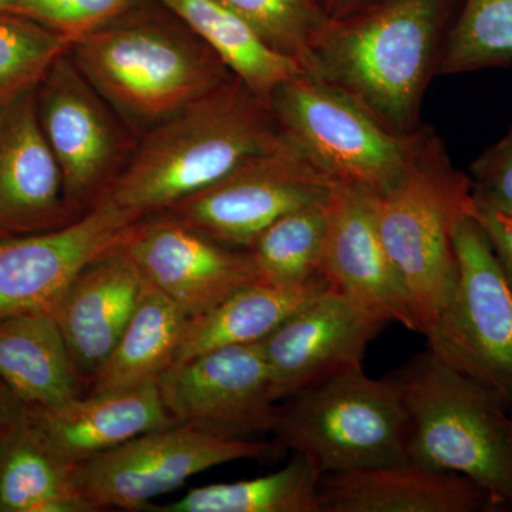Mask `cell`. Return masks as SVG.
Listing matches in <instances>:
<instances>
[{
    "label": "cell",
    "instance_id": "cell-7",
    "mask_svg": "<svg viewBox=\"0 0 512 512\" xmlns=\"http://www.w3.org/2000/svg\"><path fill=\"white\" fill-rule=\"evenodd\" d=\"M282 133L338 183L379 194L399 180L419 130L399 134L384 127L348 94L299 74L269 100Z\"/></svg>",
    "mask_w": 512,
    "mask_h": 512
},
{
    "label": "cell",
    "instance_id": "cell-34",
    "mask_svg": "<svg viewBox=\"0 0 512 512\" xmlns=\"http://www.w3.org/2000/svg\"><path fill=\"white\" fill-rule=\"evenodd\" d=\"M373 2L375 0H319L320 8L330 19L345 18Z\"/></svg>",
    "mask_w": 512,
    "mask_h": 512
},
{
    "label": "cell",
    "instance_id": "cell-5",
    "mask_svg": "<svg viewBox=\"0 0 512 512\" xmlns=\"http://www.w3.org/2000/svg\"><path fill=\"white\" fill-rule=\"evenodd\" d=\"M407 413V460L470 478L512 508V414L426 349L387 375Z\"/></svg>",
    "mask_w": 512,
    "mask_h": 512
},
{
    "label": "cell",
    "instance_id": "cell-26",
    "mask_svg": "<svg viewBox=\"0 0 512 512\" xmlns=\"http://www.w3.org/2000/svg\"><path fill=\"white\" fill-rule=\"evenodd\" d=\"M312 460L293 453L275 473L192 488L180 500L153 508L157 512H322L320 480Z\"/></svg>",
    "mask_w": 512,
    "mask_h": 512
},
{
    "label": "cell",
    "instance_id": "cell-31",
    "mask_svg": "<svg viewBox=\"0 0 512 512\" xmlns=\"http://www.w3.org/2000/svg\"><path fill=\"white\" fill-rule=\"evenodd\" d=\"M143 2L146 0H12L6 10L35 20L72 46Z\"/></svg>",
    "mask_w": 512,
    "mask_h": 512
},
{
    "label": "cell",
    "instance_id": "cell-32",
    "mask_svg": "<svg viewBox=\"0 0 512 512\" xmlns=\"http://www.w3.org/2000/svg\"><path fill=\"white\" fill-rule=\"evenodd\" d=\"M468 175L474 191L500 204L512 205V126L473 161Z\"/></svg>",
    "mask_w": 512,
    "mask_h": 512
},
{
    "label": "cell",
    "instance_id": "cell-15",
    "mask_svg": "<svg viewBox=\"0 0 512 512\" xmlns=\"http://www.w3.org/2000/svg\"><path fill=\"white\" fill-rule=\"evenodd\" d=\"M37 84L0 99V239L63 225V175L40 124Z\"/></svg>",
    "mask_w": 512,
    "mask_h": 512
},
{
    "label": "cell",
    "instance_id": "cell-2",
    "mask_svg": "<svg viewBox=\"0 0 512 512\" xmlns=\"http://www.w3.org/2000/svg\"><path fill=\"white\" fill-rule=\"evenodd\" d=\"M284 140L269 104L232 76L158 123L103 194L147 218L170 210Z\"/></svg>",
    "mask_w": 512,
    "mask_h": 512
},
{
    "label": "cell",
    "instance_id": "cell-22",
    "mask_svg": "<svg viewBox=\"0 0 512 512\" xmlns=\"http://www.w3.org/2000/svg\"><path fill=\"white\" fill-rule=\"evenodd\" d=\"M0 382L26 406L57 409L82 397L53 313L0 320Z\"/></svg>",
    "mask_w": 512,
    "mask_h": 512
},
{
    "label": "cell",
    "instance_id": "cell-36",
    "mask_svg": "<svg viewBox=\"0 0 512 512\" xmlns=\"http://www.w3.org/2000/svg\"><path fill=\"white\" fill-rule=\"evenodd\" d=\"M10 2H12V0H0V10L8 9Z\"/></svg>",
    "mask_w": 512,
    "mask_h": 512
},
{
    "label": "cell",
    "instance_id": "cell-8",
    "mask_svg": "<svg viewBox=\"0 0 512 512\" xmlns=\"http://www.w3.org/2000/svg\"><path fill=\"white\" fill-rule=\"evenodd\" d=\"M458 281L427 330V349L512 414V289L474 217L456 232Z\"/></svg>",
    "mask_w": 512,
    "mask_h": 512
},
{
    "label": "cell",
    "instance_id": "cell-16",
    "mask_svg": "<svg viewBox=\"0 0 512 512\" xmlns=\"http://www.w3.org/2000/svg\"><path fill=\"white\" fill-rule=\"evenodd\" d=\"M322 276L389 322L420 333L419 322L377 228L370 191L336 183L329 197V220Z\"/></svg>",
    "mask_w": 512,
    "mask_h": 512
},
{
    "label": "cell",
    "instance_id": "cell-29",
    "mask_svg": "<svg viewBox=\"0 0 512 512\" xmlns=\"http://www.w3.org/2000/svg\"><path fill=\"white\" fill-rule=\"evenodd\" d=\"M70 43L35 20L0 10V99L35 86Z\"/></svg>",
    "mask_w": 512,
    "mask_h": 512
},
{
    "label": "cell",
    "instance_id": "cell-1",
    "mask_svg": "<svg viewBox=\"0 0 512 512\" xmlns=\"http://www.w3.org/2000/svg\"><path fill=\"white\" fill-rule=\"evenodd\" d=\"M453 3L375 0L345 18H326L312 37L305 73L348 94L394 133L412 134L439 74Z\"/></svg>",
    "mask_w": 512,
    "mask_h": 512
},
{
    "label": "cell",
    "instance_id": "cell-14",
    "mask_svg": "<svg viewBox=\"0 0 512 512\" xmlns=\"http://www.w3.org/2000/svg\"><path fill=\"white\" fill-rule=\"evenodd\" d=\"M121 248L148 284L190 319L261 281L248 251L220 244L171 215L154 221L143 218Z\"/></svg>",
    "mask_w": 512,
    "mask_h": 512
},
{
    "label": "cell",
    "instance_id": "cell-30",
    "mask_svg": "<svg viewBox=\"0 0 512 512\" xmlns=\"http://www.w3.org/2000/svg\"><path fill=\"white\" fill-rule=\"evenodd\" d=\"M258 32L278 52L305 70L309 45L326 15L319 0H218Z\"/></svg>",
    "mask_w": 512,
    "mask_h": 512
},
{
    "label": "cell",
    "instance_id": "cell-11",
    "mask_svg": "<svg viewBox=\"0 0 512 512\" xmlns=\"http://www.w3.org/2000/svg\"><path fill=\"white\" fill-rule=\"evenodd\" d=\"M157 387L178 424L224 439L275 431L281 417L262 342L224 346L173 363Z\"/></svg>",
    "mask_w": 512,
    "mask_h": 512
},
{
    "label": "cell",
    "instance_id": "cell-27",
    "mask_svg": "<svg viewBox=\"0 0 512 512\" xmlns=\"http://www.w3.org/2000/svg\"><path fill=\"white\" fill-rule=\"evenodd\" d=\"M329 197L282 215L256 238L248 252L262 282L301 285L323 278Z\"/></svg>",
    "mask_w": 512,
    "mask_h": 512
},
{
    "label": "cell",
    "instance_id": "cell-12",
    "mask_svg": "<svg viewBox=\"0 0 512 512\" xmlns=\"http://www.w3.org/2000/svg\"><path fill=\"white\" fill-rule=\"evenodd\" d=\"M143 218L101 195L79 220L0 239V320L53 313L73 279L119 245Z\"/></svg>",
    "mask_w": 512,
    "mask_h": 512
},
{
    "label": "cell",
    "instance_id": "cell-35",
    "mask_svg": "<svg viewBox=\"0 0 512 512\" xmlns=\"http://www.w3.org/2000/svg\"><path fill=\"white\" fill-rule=\"evenodd\" d=\"M23 404L25 403L20 402L18 397L0 382V429L22 409Z\"/></svg>",
    "mask_w": 512,
    "mask_h": 512
},
{
    "label": "cell",
    "instance_id": "cell-10",
    "mask_svg": "<svg viewBox=\"0 0 512 512\" xmlns=\"http://www.w3.org/2000/svg\"><path fill=\"white\" fill-rule=\"evenodd\" d=\"M249 439H224L184 424L148 431L74 467L80 493L97 510H147L154 498L188 478L239 460H261L275 448Z\"/></svg>",
    "mask_w": 512,
    "mask_h": 512
},
{
    "label": "cell",
    "instance_id": "cell-9",
    "mask_svg": "<svg viewBox=\"0 0 512 512\" xmlns=\"http://www.w3.org/2000/svg\"><path fill=\"white\" fill-rule=\"evenodd\" d=\"M336 183L285 136L167 212L220 244L248 251L272 222L326 200Z\"/></svg>",
    "mask_w": 512,
    "mask_h": 512
},
{
    "label": "cell",
    "instance_id": "cell-23",
    "mask_svg": "<svg viewBox=\"0 0 512 512\" xmlns=\"http://www.w3.org/2000/svg\"><path fill=\"white\" fill-rule=\"evenodd\" d=\"M330 285L325 278L301 285L255 282L200 316L188 319L174 363L224 346L262 342Z\"/></svg>",
    "mask_w": 512,
    "mask_h": 512
},
{
    "label": "cell",
    "instance_id": "cell-3",
    "mask_svg": "<svg viewBox=\"0 0 512 512\" xmlns=\"http://www.w3.org/2000/svg\"><path fill=\"white\" fill-rule=\"evenodd\" d=\"M146 2L69 53L87 83L137 124H158L231 79L224 63L187 26Z\"/></svg>",
    "mask_w": 512,
    "mask_h": 512
},
{
    "label": "cell",
    "instance_id": "cell-17",
    "mask_svg": "<svg viewBox=\"0 0 512 512\" xmlns=\"http://www.w3.org/2000/svg\"><path fill=\"white\" fill-rule=\"evenodd\" d=\"M69 52L37 84V110L47 143L63 175L67 202L100 184L116 153L109 120Z\"/></svg>",
    "mask_w": 512,
    "mask_h": 512
},
{
    "label": "cell",
    "instance_id": "cell-13",
    "mask_svg": "<svg viewBox=\"0 0 512 512\" xmlns=\"http://www.w3.org/2000/svg\"><path fill=\"white\" fill-rule=\"evenodd\" d=\"M389 323L352 296L326 289L262 340L276 402L362 370L367 348Z\"/></svg>",
    "mask_w": 512,
    "mask_h": 512
},
{
    "label": "cell",
    "instance_id": "cell-19",
    "mask_svg": "<svg viewBox=\"0 0 512 512\" xmlns=\"http://www.w3.org/2000/svg\"><path fill=\"white\" fill-rule=\"evenodd\" d=\"M320 500L322 512L498 511L487 491L470 478L413 461L326 474Z\"/></svg>",
    "mask_w": 512,
    "mask_h": 512
},
{
    "label": "cell",
    "instance_id": "cell-25",
    "mask_svg": "<svg viewBox=\"0 0 512 512\" xmlns=\"http://www.w3.org/2000/svg\"><path fill=\"white\" fill-rule=\"evenodd\" d=\"M188 319L180 306L144 279L133 318L90 382V394L128 392L157 384L174 363Z\"/></svg>",
    "mask_w": 512,
    "mask_h": 512
},
{
    "label": "cell",
    "instance_id": "cell-20",
    "mask_svg": "<svg viewBox=\"0 0 512 512\" xmlns=\"http://www.w3.org/2000/svg\"><path fill=\"white\" fill-rule=\"evenodd\" d=\"M28 413L43 439L72 467L140 434L178 424L165 409L157 384L89 394L57 409L28 406Z\"/></svg>",
    "mask_w": 512,
    "mask_h": 512
},
{
    "label": "cell",
    "instance_id": "cell-18",
    "mask_svg": "<svg viewBox=\"0 0 512 512\" xmlns=\"http://www.w3.org/2000/svg\"><path fill=\"white\" fill-rule=\"evenodd\" d=\"M144 276L124 249L90 262L64 293L55 318L82 383H90L133 318Z\"/></svg>",
    "mask_w": 512,
    "mask_h": 512
},
{
    "label": "cell",
    "instance_id": "cell-28",
    "mask_svg": "<svg viewBox=\"0 0 512 512\" xmlns=\"http://www.w3.org/2000/svg\"><path fill=\"white\" fill-rule=\"evenodd\" d=\"M512 64V0H461L441 49L439 74Z\"/></svg>",
    "mask_w": 512,
    "mask_h": 512
},
{
    "label": "cell",
    "instance_id": "cell-6",
    "mask_svg": "<svg viewBox=\"0 0 512 512\" xmlns=\"http://www.w3.org/2000/svg\"><path fill=\"white\" fill-rule=\"evenodd\" d=\"M407 430L396 384L362 369L291 397L274 433L278 447L308 457L326 476L409 461Z\"/></svg>",
    "mask_w": 512,
    "mask_h": 512
},
{
    "label": "cell",
    "instance_id": "cell-33",
    "mask_svg": "<svg viewBox=\"0 0 512 512\" xmlns=\"http://www.w3.org/2000/svg\"><path fill=\"white\" fill-rule=\"evenodd\" d=\"M474 220L483 229L495 259L512 289V205L474 191Z\"/></svg>",
    "mask_w": 512,
    "mask_h": 512
},
{
    "label": "cell",
    "instance_id": "cell-4",
    "mask_svg": "<svg viewBox=\"0 0 512 512\" xmlns=\"http://www.w3.org/2000/svg\"><path fill=\"white\" fill-rule=\"evenodd\" d=\"M370 200L424 336L457 286L456 232L474 217L473 180L454 167L433 128L421 126L399 180Z\"/></svg>",
    "mask_w": 512,
    "mask_h": 512
},
{
    "label": "cell",
    "instance_id": "cell-24",
    "mask_svg": "<svg viewBox=\"0 0 512 512\" xmlns=\"http://www.w3.org/2000/svg\"><path fill=\"white\" fill-rule=\"evenodd\" d=\"M200 37L228 72L269 104L272 94L305 73L299 62L268 45L251 25L218 0H156Z\"/></svg>",
    "mask_w": 512,
    "mask_h": 512
},
{
    "label": "cell",
    "instance_id": "cell-21",
    "mask_svg": "<svg viewBox=\"0 0 512 512\" xmlns=\"http://www.w3.org/2000/svg\"><path fill=\"white\" fill-rule=\"evenodd\" d=\"M23 404L0 429V512H94Z\"/></svg>",
    "mask_w": 512,
    "mask_h": 512
}]
</instances>
